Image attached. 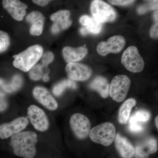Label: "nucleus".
I'll return each instance as SVG.
<instances>
[{
  "instance_id": "nucleus-38",
  "label": "nucleus",
  "mask_w": 158,
  "mask_h": 158,
  "mask_svg": "<svg viewBox=\"0 0 158 158\" xmlns=\"http://www.w3.org/2000/svg\"><path fill=\"white\" fill-rule=\"evenodd\" d=\"M3 84V81L2 80H1V79H0V85H2Z\"/></svg>"
},
{
  "instance_id": "nucleus-20",
  "label": "nucleus",
  "mask_w": 158,
  "mask_h": 158,
  "mask_svg": "<svg viewBox=\"0 0 158 158\" xmlns=\"http://www.w3.org/2000/svg\"><path fill=\"white\" fill-rule=\"evenodd\" d=\"M80 22L87 30L89 34H98L102 30V24L93 17L84 15L80 18Z\"/></svg>"
},
{
  "instance_id": "nucleus-36",
  "label": "nucleus",
  "mask_w": 158,
  "mask_h": 158,
  "mask_svg": "<svg viewBox=\"0 0 158 158\" xmlns=\"http://www.w3.org/2000/svg\"><path fill=\"white\" fill-rule=\"evenodd\" d=\"M158 11H157L154 14V18L157 23H158Z\"/></svg>"
},
{
  "instance_id": "nucleus-12",
  "label": "nucleus",
  "mask_w": 158,
  "mask_h": 158,
  "mask_svg": "<svg viewBox=\"0 0 158 158\" xmlns=\"http://www.w3.org/2000/svg\"><path fill=\"white\" fill-rule=\"evenodd\" d=\"M34 98L43 106L50 111H55L58 109V103L46 88L41 86H37L33 90Z\"/></svg>"
},
{
  "instance_id": "nucleus-17",
  "label": "nucleus",
  "mask_w": 158,
  "mask_h": 158,
  "mask_svg": "<svg viewBox=\"0 0 158 158\" xmlns=\"http://www.w3.org/2000/svg\"><path fill=\"white\" fill-rule=\"evenodd\" d=\"M88 52V49L85 47H80L77 48L65 47L62 49V55L66 62L68 63H72L82 60L86 56Z\"/></svg>"
},
{
  "instance_id": "nucleus-11",
  "label": "nucleus",
  "mask_w": 158,
  "mask_h": 158,
  "mask_svg": "<svg viewBox=\"0 0 158 158\" xmlns=\"http://www.w3.org/2000/svg\"><path fill=\"white\" fill-rule=\"evenodd\" d=\"M65 71L69 78L73 81H86L92 74V70L89 66L77 62L68 63Z\"/></svg>"
},
{
  "instance_id": "nucleus-7",
  "label": "nucleus",
  "mask_w": 158,
  "mask_h": 158,
  "mask_svg": "<svg viewBox=\"0 0 158 158\" xmlns=\"http://www.w3.org/2000/svg\"><path fill=\"white\" fill-rule=\"evenodd\" d=\"M27 114L29 121L37 131L44 132L48 130L49 120L42 109L36 105H31L28 108Z\"/></svg>"
},
{
  "instance_id": "nucleus-30",
  "label": "nucleus",
  "mask_w": 158,
  "mask_h": 158,
  "mask_svg": "<svg viewBox=\"0 0 158 158\" xmlns=\"http://www.w3.org/2000/svg\"><path fill=\"white\" fill-rule=\"evenodd\" d=\"M111 4L115 6H126L131 4L135 1H129V0H113V1H108Z\"/></svg>"
},
{
  "instance_id": "nucleus-6",
  "label": "nucleus",
  "mask_w": 158,
  "mask_h": 158,
  "mask_svg": "<svg viewBox=\"0 0 158 158\" xmlns=\"http://www.w3.org/2000/svg\"><path fill=\"white\" fill-rule=\"evenodd\" d=\"M93 17L101 23L113 22L116 17V13L112 6L99 0L93 1L90 6Z\"/></svg>"
},
{
  "instance_id": "nucleus-13",
  "label": "nucleus",
  "mask_w": 158,
  "mask_h": 158,
  "mask_svg": "<svg viewBox=\"0 0 158 158\" xmlns=\"http://www.w3.org/2000/svg\"><path fill=\"white\" fill-rule=\"evenodd\" d=\"M70 12L68 10H60L51 15V20L54 22L52 27L53 34H57L62 30H66L72 25L70 17Z\"/></svg>"
},
{
  "instance_id": "nucleus-14",
  "label": "nucleus",
  "mask_w": 158,
  "mask_h": 158,
  "mask_svg": "<svg viewBox=\"0 0 158 158\" xmlns=\"http://www.w3.org/2000/svg\"><path fill=\"white\" fill-rule=\"evenodd\" d=\"M2 4L4 8L14 19L19 21L23 19L27 8V5L17 0H4Z\"/></svg>"
},
{
  "instance_id": "nucleus-19",
  "label": "nucleus",
  "mask_w": 158,
  "mask_h": 158,
  "mask_svg": "<svg viewBox=\"0 0 158 158\" xmlns=\"http://www.w3.org/2000/svg\"><path fill=\"white\" fill-rule=\"evenodd\" d=\"M110 87L107 80L101 76L95 78L90 85V88L97 91L103 98H106L109 96Z\"/></svg>"
},
{
  "instance_id": "nucleus-22",
  "label": "nucleus",
  "mask_w": 158,
  "mask_h": 158,
  "mask_svg": "<svg viewBox=\"0 0 158 158\" xmlns=\"http://www.w3.org/2000/svg\"><path fill=\"white\" fill-rule=\"evenodd\" d=\"M77 85L74 81L70 79L63 80L57 84L53 89V92L56 96H60L67 88L76 89Z\"/></svg>"
},
{
  "instance_id": "nucleus-23",
  "label": "nucleus",
  "mask_w": 158,
  "mask_h": 158,
  "mask_svg": "<svg viewBox=\"0 0 158 158\" xmlns=\"http://www.w3.org/2000/svg\"><path fill=\"white\" fill-rule=\"evenodd\" d=\"M150 118V114L146 110H141L137 111L131 116L129 122L141 123L148 121Z\"/></svg>"
},
{
  "instance_id": "nucleus-34",
  "label": "nucleus",
  "mask_w": 158,
  "mask_h": 158,
  "mask_svg": "<svg viewBox=\"0 0 158 158\" xmlns=\"http://www.w3.org/2000/svg\"><path fill=\"white\" fill-rule=\"evenodd\" d=\"M80 32H81L82 35H86L89 34L88 31H87V30L84 27H83L80 29Z\"/></svg>"
},
{
  "instance_id": "nucleus-8",
  "label": "nucleus",
  "mask_w": 158,
  "mask_h": 158,
  "mask_svg": "<svg viewBox=\"0 0 158 158\" xmlns=\"http://www.w3.org/2000/svg\"><path fill=\"white\" fill-rule=\"evenodd\" d=\"M69 124L75 135L80 139H84L89 135L90 123L87 116L77 113L71 116Z\"/></svg>"
},
{
  "instance_id": "nucleus-27",
  "label": "nucleus",
  "mask_w": 158,
  "mask_h": 158,
  "mask_svg": "<svg viewBox=\"0 0 158 158\" xmlns=\"http://www.w3.org/2000/svg\"><path fill=\"white\" fill-rule=\"evenodd\" d=\"M148 5L140 6L138 9V13L144 14L148 10H156L158 9V1H151Z\"/></svg>"
},
{
  "instance_id": "nucleus-26",
  "label": "nucleus",
  "mask_w": 158,
  "mask_h": 158,
  "mask_svg": "<svg viewBox=\"0 0 158 158\" xmlns=\"http://www.w3.org/2000/svg\"><path fill=\"white\" fill-rule=\"evenodd\" d=\"M22 84V79L18 75L15 77L13 79L12 83L9 86H4V88L7 92H11L12 90L17 89L20 87Z\"/></svg>"
},
{
  "instance_id": "nucleus-37",
  "label": "nucleus",
  "mask_w": 158,
  "mask_h": 158,
  "mask_svg": "<svg viewBox=\"0 0 158 158\" xmlns=\"http://www.w3.org/2000/svg\"><path fill=\"white\" fill-rule=\"evenodd\" d=\"M158 116H157L156 117V119H155V123H156V127L157 128V129L158 128Z\"/></svg>"
},
{
  "instance_id": "nucleus-4",
  "label": "nucleus",
  "mask_w": 158,
  "mask_h": 158,
  "mask_svg": "<svg viewBox=\"0 0 158 158\" xmlns=\"http://www.w3.org/2000/svg\"><path fill=\"white\" fill-rule=\"evenodd\" d=\"M121 62L127 70L134 73L141 72L144 68V60L135 46L129 47L125 50L122 56Z\"/></svg>"
},
{
  "instance_id": "nucleus-21",
  "label": "nucleus",
  "mask_w": 158,
  "mask_h": 158,
  "mask_svg": "<svg viewBox=\"0 0 158 158\" xmlns=\"http://www.w3.org/2000/svg\"><path fill=\"white\" fill-rule=\"evenodd\" d=\"M136 104V100L133 98L128 99L123 102L118 112V120L120 123L125 124L127 123L132 109Z\"/></svg>"
},
{
  "instance_id": "nucleus-25",
  "label": "nucleus",
  "mask_w": 158,
  "mask_h": 158,
  "mask_svg": "<svg viewBox=\"0 0 158 158\" xmlns=\"http://www.w3.org/2000/svg\"><path fill=\"white\" fill-rule=\"evenodd\" d=\"M10 43L9 34L4 31H0V53L7 50Z\"/></svg>"
},
{
  "instance_id": "nucleus-10",
  "label": "nucleus",
  "mask_w": 158,
  "mask_h": 158,
  "mask_svg": "<svg viewBox=\"0 0 158 158\" xmlns=\"http://www.w3.org/2000/svg\"><path fill=\"white\" fill-rule=\"evenodd\" d=\"M125 44L124 37L119 35L110 37L106 41H102L97 47V51L105 56L110 53L117 54L122 50Z\"/></svg>"
},
{
  "instance_id": "nucleus-29",
  "label": "nucleus",
  "mask_w": 158,
  "mask_h": 158,
  "mask_svg": "<svg viewBox=\"0 0 158 158\" xmlns=\"http://www.w3.org/2000/svg\"><path fill=\"white\" fill-rule=\"evenodd\" d=\"M129 128L131 132L135 133H141L144 129V127L141 123L133 122H129Z\"/></svg>"
},
{
  "instance_id": "nucleus-1",
  "label": "nucleus",
  "mask_w": 158,
  "mask_h": 158,
  "mask_svg": "<svg viewBox=\"0 0 158 158\" xmlns=\"http://www.w3.org/2000/svg\"><path fill=\"white\" fill-rule=\"evenodd\" d=\"M36 133L24 131L11 137V144L15 156L23 158H33L37 154L36 145L38 141Z\"/></svg>"
},
{
  "instance_id": "nucleus-2",
  "label": "nucleus",
  "mask_w": 158,
  "mask_h": 158,
  "mask_svg": "<svg viewBox=\"0 0 158 158\" xmlns=\"http://www.w3.org/2000/svg\"><path fill=\"white\" fill-rule=\"evenodd\" d=\"M43 48L40 45L30 47L26 50L14 56L13 65L23 72L29 71L41 58Z\"/></svg>"
},
{
  "instance_id": "nucleus-9",
  "label": "nucleus",
  "mask_w": 158,
  "mask_h": 158,
  "mask_svg": "<svg viewBox=\"0 0 158 158\" xmlns=\"http://www.w3.org/2000/svg\"><path fill=\"white\" fill-rule=\"evenodd\" d=\"M28 118L24 116L18 117L9 123L0 125V138L6 139L22 131L29 124Z\"/></svg>"
},
{
  "instance_id": "nucleus-24",
  "label": "nucleus",
  "mask_w": 158,
  "mask_h": 158,
  "mask_svg": "<svg viewBox=\"0 0 158 158\" xmlns=\"http://www.w3.org/2000/svg\"><path fill=\"white\" fill-rule=\"evenodd\" d=\"M44 67L40 64L34 65L30 70L29 76L30 78L34 81H38L42 78L45 74L44 73Z\"/></svg>"
},
{
  "instance_id": "nucleus-5",
  "label": "nucleus",
  "mask_w": 158,
  "mask_h": 158,
  "mask_svg": "<svg viewBox=\"0 0 158 158\" xmlns=\"http://www.w3.org/2000/svg\"><path fill=\"white\" fill-rule=\"evenodd\" d=\"M131 84V80L127 76H116L113 78L110 85V96L113 100L118 102L123 101L126 98Z\"/></svg>"
},
{
  "instance_id": "nucleus-32",
  "label": "nucleus",
  "mask_w": 158,
  "mask_h": 158,
  "mask_svg": "<svg viewBox=\"0 0 158 158\" xmlns=\"http://www.w3.org/2000/svg\"><path fill=\"white\" fill-rule=\"evenodd\" d=\"M7 103L3 98V95L0 94V111L5 110L7 107Z\"/></svg>"
},
{
  "instance_id": "nucleus-31",
  "label": "nucleus",
  "mask_w": 158,
  "mask_h": 158,
  "mask_svg": "<svg viewBox=\"0 0 158 158\" xmlns=\"http://www.w3.org/2000/svg\"><path fill=\"white\" fill-rule=\"evenodd\" d=\"M150 35L152 38L157 39L158 37V23H156L152 27L150 30Z\"/></svg>"
},
{
  "instance_id": "nucleus-35",
  "label": "nucleus",
  "mask_w": 158,
  "mask_h": 158,
  "mask_svg": "<svg viewBox=\"0 0 158 158\" xmlns=\"http://www.w3.org/2000/svg\"><path fill=\"white\" fill-rule=\"evenodd\" d=\"M43 79L44 81L47 82L49 80V77L48 76V75L45 74L44 76L43 77Z\"/></svg>"
},
{
  "instance_id": "nucleus-28",
  "label": "nucleus",
  "mask_w": 158,
  "mask_h": 158,
  "mask_svg": "<svg viewBox=\"0 0 158 158\" xmlns=\"http://www.w3.org/2000/svg\"><path fill=\"white\" fill-rule=\"evenodd\" d=\"M54 56L51 52H47L42 55L41 57L42 65L44 67H47L48 65L53 61Z\"/></svg>"
},
{
  "instance_id": "nucleus-3",
  "label": "nucleus",
  "mask_w": 158,
  "mask_h": 158,
  "mask_svg": "<svg viewBox=\"0 0 158 158\" xmlns=\"http://www.w3.org/2000/svg\"><path fill=\"white\" fill-rule=\"evenodd\" d=\"M116 131L113 123L105 122L90 130L89 137L93 142L106 146H110L115 140Z\"/></svg>"
},
{
  "instance_id": "nucleus-18",
  "label": "nucleus",
  "mask_w": 158,
  "mask_h": 158,
  "mask_svg": "<svg viewBox=\"0 0 158 158\" xmlns=\"http://www.w3.org/2000/svg\"><path fill=\"white\" fill-rule=\"evenodd\" d=\"M116 148L123 158H132L135 156V148L125 138L117 134L115 138Z\"/></svg>"
},
{
  "instance_id": "nucleus-16",
  "label": "nucleus",
  "mask_w": 158,
  "mask_h": 158,
  "mask_svg": "<svg viewBox=\"0 0 158 158\" xmlns=\"http://www.w3.org/2000/svg\"><path fill=\"white\" fill-rule=\"evenodd\" d=\"M28 22L31 24L30 33L33 36H40L42 33L45 17L41 12L34 11L31 12L26 18Z\"/></svg>"
},
{
  "instance_id": "nucleus-15",
  "label": "nucleus",
  "mask_w": 158,
  "mask_h": 158,
  "mask_svg": "<svg viewBox=\"0 0 158 158\" xmlns=\"http://www.w3.org/2000/svg\"><path fill=\"white\" fill-rule=\"evenodd\" d=\"M157 149L158 143L156 139L149 138L137 145L135 155L136 158H148L149 155L156 152Z\"/></svg>"
},
{
  "instance_id": "nucleus-33",
  "label": "nucleus",
  "mask_w": 158,
  "mask_h": 158,
  "mask_svg": "<svg viewBox=\"0 0 158 158\" xmlns=\"http://www.w3.org/2000/svg\"><path fill=\"white\" fill-rule=\"evenodd\" d=\"M50 1L47 0H35L33 1V2L39 6H44L47 5L50 2Z\"/></svg>"
}]
</instances>
